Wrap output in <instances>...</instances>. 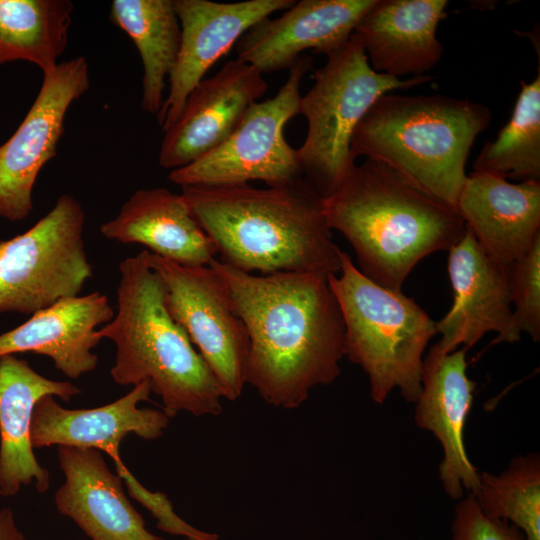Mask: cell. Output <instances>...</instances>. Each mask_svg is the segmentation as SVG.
<instances>
[{
    "label": "cell",
    "instance_id": "28",
    "mask_svg": "<svg viewBox=\"0 0 540 540\" xmlns=\"http://www.w3.org/2000/svg\"><path fill=\"white\" fill-rule=\"evenodd\" d=\"M513 315L521 332L540 340V238L510 269Z\"/></svg>",
    "mask_w": 540,
    "mask_h": 540
},
{
    "label": "cell",
    "instance_id": "31",
    "mask_svg": "<svg viewBox=\"0 0 540 540\" xmlns=\"http://www.w3.org/2000/svg\"><path fill=\"white\" fill-rule=\"evenodd\" d=\"M0 540H28L19 529L14 513L9 508L0 510Z\"/></svg>",
    "mask_w": 540,
    "mask_h": 540
},
{
    "label": "cell",
    "instance_id": "17",
    "mask_svg": "<svg viewBox=\"0 0 540 540\" xmlns=\"http://www.w3.org/2000/svg\"><path fill=\"white\" fill-rule=\"evenodd\" d=\"M151 394L147 382L133 387L125 396L101 407L67 409L52 395L35 404L30 439L33 448L52 445L96 449L112 460L120 458L119 447L130 433L144 440L158 439L170 418L163 410L138 408Z\"/></svg>",
    "mask_w": 540,
    "mask_h": 540
},
{
    "label": "cell",
    "instance_id": "30",
    "mask_svg": "<svg viewBox=\"0 0 540 540\" xmlns=\"http://www.w3.org/2000/svg\"><path fill=\"white\" fill-rule=\"evenodd\" d=\"M451 532V540H526L512 523L486 516L471 494L456 505Z\"/></svg>",
    "mask_w": 540,
    "mask_h": 540
},
{
    "label": "cell",
    "instance_id": "20",
    "mask_svg": "<svg viewBox=\"0 0 540 540\" xmlns=\"http://www.w3.org/2000/svg\"><path fill=\"white\" fill-rule=\"evenodd\" d=\"M447 5L446 0H375L353 32L372 69L396 78L426 75L443 55L436 30Z\"/></svg>",
    "mask_w": 540,
    "mask_h": 540
},
{
    "label": "cell",
    "instance_id": "3",
    "mask_svg": "<svg viewBox=\"0 0 540 540\" xmlns=\"http://www.w3.org/2000/svg\"><path fill=\"white\" fill-rule=\"evenodd\" d=\"M322 202L329 228L349 242L360 272L394 291L423 258L448 251L466 232L457 210L367 159Z\"/></svg>",
    "mask_w": 540,
    "mask_h": 540
},
{
    "label": "cell",
    "instance_id": "24",
    "mask_svg": "<svg viewBox=\"0 0 540 540\" xmlns=\"http://www.w3.org/2000/svg\"><path fill=\"white\" fill-rule=\"evenodd\" d=\"M109 19L139 52L143 64L141 108L157 115L181 42L175 0H113Z\"/></svg>",
    "mask_w": 540,
    "mask_h": 540
},
{
    "label": "cell",
    "instance_id": "2",
    "mask_svg": "<svg viewBox=\"0 0 540 540\" xmlns=\"http://www.w3.org/2000/svg\"><path fill=\"white\" fill-rule=\"evenodd\" d=\"M182 195L226 265L262 274L340 270L342 250L332 239L323 198L304 178L267 188L187 186Z\"/></svg>",
    "mask_w": 540,
    "mask_h": 540
},
{
    "label": "cell",
    "instance_id": "5",
    "mask_svg": "<svg viewBox=\"0 0 540 540\" xmlns=\"http://www.w3.org/2000/svg\"><path fill=\"white\" fill-rule=\"evenodd\" d=\"M490 109L445 95L381 96L356 126L351 154L384 165L456 210L466 161Z\"/></svg>",
    "mask_w": 540,
    "mask_h": 540
},
{
    "label": "cell",
    "instance_id": "14",
    "mask_svg": "<svg viewBox=\"0 0 540 540\" xmlns=\"http://www.w3.org/2000/svg\"><path fill=\"white\" fill-rule=\"evenodd\" d=\"M267 88L262 73L238 59L202 79L188 95L177 120L164 131L159 165L178 169L216 148Z\"/></svg>",
    "mask_w": 540,
    "mask_h": 540
},
{
    "label": "cell",
    "instance_id": "18",
    "mask_svg": "<svg viewBox=\"0 0 540 540\" xmlns=\"http://www.w3.org/2000/svg\"><path fill=\"white\" fill-rule=\"evenodd\" d=\"M57 454L65 481L55 492L56 508L91 540H166L147 530L101 451L58 446Z\"/></svg>",
    "mask_w": 540,
    "mask_h": 540
},
{
    "label": "cell",
    "instance_id": "10",
    "mask_svg": "<svg viewBox=\"0 0 540 540\" xmlns=\"http://www.w3.org/2000/svg\"><path fill=\"white\" fill-rule=\"evenodd\" d=\"M148 262L164 283L170 314L198 349L224 399L237 400L246 385L249 340L225 282L209 265L185 266L151 252Z\"/></svg>",
    "mask_w": 540,
    "mask_h": 540
},
{
    "label": "cell",
    "instance_id": "25",
    "mask_svg": "<svg viewBox=\"0 0 540 540\" xmlns=\"http://www.w3.org/2000/svg\"><path fill=\"white\" fill-rule=\"evenodd\" d=\"M70 0H0V65L27 61L43 74L59 64L68 43Z\"/></svg>",
    "mask_w": 540,
    "mask_h": 540
},
{
    "label": "cell",
    "instance_id": "15",
    "mask_svg": "<svg viewBox=\"0 0 540 540\" xmlns=\"http://www.w3.org/2000/svg\"><path fill=\"white\" fill-rule=\"evenodd\" d=\"M375 0H300L264 18L236 43L238 60L263 73L290 69L305 51L329 55L345 44Z\"/></svg>",
    "mask_w": 540,
    "mask_h": 540
},
{
    "label": "cell",
    "instance_id": "29",
    "mask_svg": "<svg viewBox=\"0 0 540 540\" xmlns=\"http://www.w3.org/2000/svg\"><path fill=\"white\" fill-rule=\"evenodd\" d=\"M118 474L127 486L131 497L146 507L157 520V527L172 535L183 536L188 540H219V535L199 530L174 511L172 503L161 492H151L134 477L123 464L121 458L113 460Z\"/></svg>",
    "mask_w": 540,
    "mask_h": 540
},
{
    "label": "cell",
    "instance_id": "11",
    "mask_svg": "<svg viewBox=\"0 0 540 540\" xmlns=\"http://www.w3.org/2000/svg\"><path fill=\"white\" fill-rule=\"evenodd\" d=\"M89 87L84 56L63 61L43 74L38 95L25 118L0 146V217L16 222L31 214L38 175L57 153L71 104Z\"/></svg>",
    "mask_w": 540,
    "mask_h": 540
},
{
    "label": "cell",
    "instance_id": "1",
    "mask_svg": "<svg viewBox=\"0 0 540 540\" xmlns=\"http://www.w3.org/2000/svg\"><path fill=\"white\" fill-rule=\"evenodd\" d=\"M249 340L246 384L268 404L301 406L317 386L333 383L345 357V330L328 275H254L213 259Z\"/></svg>",
    "mask_w": 540,
    "mask_h": 540
},
{
    "label": "cell",
    "instance_id": "23",
    "mask_svg": "<svg viewBox=\"0 0 540 540\" xmlns=\"http://www.w3.org/2000/svg\"><path fill=\"white\" fill-rule=\"evenodd\" d=\"M100 233L185 266L209 265L218 253L184 196L164 187L136 190L118 215L100 226Z\"/></svg>",
    "mask_w": 540,
    "mask_h": 540
},
{
    "label": "cell",
    "instance_id": "19",
    "mask_svg": "<svg viewBox=\"0 0 540 540\" xmlns=\"http://www.w3.org/2000/svg\"><path fill=\"white\" fill-rule=\"evenodd\" d=\"M456 210L483 251L511 266L540 238V181L510 183L498 175L472 172Z\"/></svg>",
    "mask_w": 540,
    "mask_h": 540
},
{
    "label": "cell",
    "instance_id": "7",
    "mask_svg": "<svg viewBox=\"0 0 540 540\" xmlns=\"http://www.w3.org/2000/svg\"><path fill=\"white\" fill-rule=\"evenodd\" d=\"M314 84L301 95L299 114L307 134L297 149L303 178L321 195H330L356 165L351 154L354 130L370 107L393 90L432 80L431 76L396 78L372 69L352 34L315 70Z\"/></svg>",
    "mask_w": 540,
    "mask_h": 540
},
{
    "label": "cell",
    "instance_id": "9",
    "mask_svg": "<svg viewBox=\"0 0 540 540\" xmlns=\"http://www.w3.org/2000/svg\"><path fill=\"white\" fill-rule=\"evenodd\" d=\"M311 68L312 58L302 54L273 97L254 103L216 148L171 170L170 182L187 187L262 181L268 187H276L303 178L297 151L286 141L284 127L299 114L300 85Z\"/></svg>",
    "mask_w": 540,
    "mask_h": 540
},
{
    "label": "cell",
    "instance_id": "12",
    "mask_svg": "<svg viewBox=\"0 0 540 540\" xmlns=\"http://www.w3.org/2000/svg\"><path fill=\"white\" fill-rule=\"evenodd\" d=\"M448 252L453 304L436 322L441 338L431 348L443 354L460 345L469 349L491 331L498 333L493 343L519 341L521 331L511 307V266L488 256L467 228Z\"/></svg>",
    "mask_w": 540,
    "mask_h": 540
},
{
    "label": "cell",
    "instance_id": "22",
    "mask_svg": "<svg viewBox=\"0 0 540 540\" xmlns=\"http://www.w3.org/2000/svg\"><path fill=\"white\" fill-rule=\"evenodd\" d=\"M80 389L66 381L48 379L15 355L0 357V495L14 496L34 483L39 493L50 486L49 471L41 466L30 439L32 414L46 395L65 402Z\"/></svg>",
    "mask_w": 540,
    "mask_h": 540
},
{
    "label": "cell",
    "instance_id": "21",
    "mask_svg": "<svg viewBox=\"0 0 540 540\" xmlns=\"http://www.w3.org/2000/svg\"><path fill=\"white\" fill-rule=\"evenodd\" d=\"M114 316L105 294L98 291L63 299L38 311L16 328L0 334V357L31 352L50 358L71 379L93 371L101 341L97 330Z\"/></svg>",
    "mask_w": 540,
    "mask_h": 540
},
{
    "label": "cell",
    "instance_id": "4",
    "mask_svg": "<svg viewBox=\"0 0 540 540\" xmlns=\"http://www.w3.org/2000/svg\"><path fill=\"white\" fill-rule=\"evenodd\" d=\"M148 250L119 264L117 311L96 332L116 348L110 370L120 385L147 382L169 418L179 411L218 415L224 399L208 365L184 328L172 317L166 289L148 262Z\"/></svg>",
    "mask_w": 540,
    "mask_h": 540
},
{
    "label": "cell",
    "instance_id": "8",
    "mask_svg": "<svg viewBox=\"0 0 540 540\" xmlns=\"http://www.w3.org/2000/svg\"><path fill=\"white\" fill-rule=\"evenodd\" d=\"M84 225L80 201L63 194L27 231L0 239V313L32 315L79 296L93 276Z\"/></svg>",
    "mask_w": 540,
    "mask_h": 540
},
{
    "label": "cell",
    "instance_id": "16",
    "mask_svg": "<svg viewBox=\"0 0 540 540\" xmlns=\"http://www.w3.org/2000/svg\"><path fill=\"white\" fill-rule=\"evenodd\" d=\"M466 351L462 348L443 354L429 350L423 360L414 415L417 426L433 433L443 448L439 476L446 494L456 500L463 498V489L471 495L477 491L480 473L464 443L477 385L467 375Z\"/></svg>",
    "mask_w": 540,
    "mask_h": 540
},
{
    "label": "cell",
    "instance_id": "13",
    "mask_svg": "<svg viewBox=\"0 0 540 540\" xmlns=\"http://www.w3.org/2000/svg\"><path fill=\"white\" fill-rule=\"evenodd\" d=\"M293 0H247L218 3L209 0H175L181 42L169 75V92L156 115L166 131L181 114L192 89L253 25L291 7Z\"/></svg>",
    "mask_w": 540,
    "mask_h": 540
},
{
    "label": "cell",
    "instance_id": "26",
    "mask_svg": "<svg viewBox=\"0 0 540 540\" xmlns=\"http://www.w3.org/2000/svg\"><path fill=\"white\" fill-rule=\"evenodd\" d=\"M473 172L540 181V69L521 90L507 124L476 157Z\"/></svg>",
    "mask_w": 540,
    "mask_h": 540
},
{
    "label": "cell",
    "instance_id": "6",
    "mask_svg": "<svg viewBox=\"0 0 540 540\" xmlns=\"http://www.w3.org/2000/svg\"><path fill=\"white\" fill-rule=\"evenodd\" d=\"M327 279L343 317L345 357L366 373L372 400L382 404L397 389L415 403L436 322L402 291L363 275L346 252H341L339 272Z\"/></svg>",
    "mask_w": 540,
    "mask_h": 540
},
{
    "label": "cell",
    "instance_id": "27",
    "mask_svg": "<svg viewBox=\"0 0 540 540\" xmlns=\"http://www.w3.org/2000/svg\"><path fill=\"white\" fill-rule=\"evenodd\" d=\"M473 497L486 516L512 523L526 540H540L539 454L514 458L500 475L480 472Z\"/></svg>",
    "mask_w": 540,
    "mask_h": 540
}]
</instances>
